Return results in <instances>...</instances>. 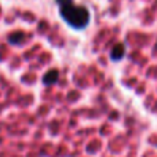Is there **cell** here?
I'll return each mask as SVG.
<instances>
[{
  "mask_svg": "<svg viewBox=\"0 0 157 157\" xmlns=\"http://www.w3.org/2000/svg\"><path fill=\"white\" fill-rule=\"evenodd\" d=\"M62 19L75 29H84L90 22V11L84 6L75 4L73 0H57Z\"/></svg>",
  "mask_w": 157,
  "mask_h": 157,
  "instance_id": "obj_1",
  "label": "cell"
},
{
  "mask_svg": "<svg viewBox=\"0 0 157 157\" xmlns=\"http://www.w3.org/2000/svg\"><path fill=\"white\" fill-rule=\"evenodd\" d=\"M125 54V46L123 43H119L112 48L110 51V58L112 61H121Z\"/></svg>",
  "mask_w": 157,
  "mask_h": 157,
  "instance_id": "obj_2",
  "label": "cell"
},
{
  "mask_svg": "<svg viewBox=\"0 0 157 157\" xmlns=\"http://www.w3.org/2000/svg\"><path fill=\"white\" fill-rule=\"evenodd\" d=\"M58 78H59V72L57 69H52V71H48L44 75L43 83L44 86H52V84H55L58 81Z\"/></svg>",
  "mask_w": 157,
  "mask_h": 157,
  "instance_id": "obj_3",
  "label": "cell"
},
{
  "mask_svg": "<svg viewBox=\"0 0 157 157\" xmlns=\"http://www.w3.org/2000/svg\"><path fill=\"white\" fill-rule=\"evenodd\" d=\"M24 37H25L24 33H15V36L8 37V41H10V43H13V44H17V43H19V41H21Z\"/></svg>",
  "mask_w": 157,
  "mask_h": 157,
  "instance_id": "obj_4",
  "label": "cell"
}]
</instances>
